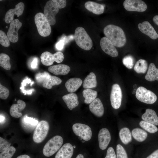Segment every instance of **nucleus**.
Masks as SVG:
<instances>
[{"instance_id": "1", "label": "nucleus", "mask_w": 158, "mask_h": 158, "mask_svg": "<svg viewBox=\"0 0 158 158\" xmlns=\"http://www.w3.org/2000/svg\"><path fill=\"white\" fill-rule=\"evenodd\" d=\"M104 33L115 46L120 47L123 46L126 42V38L123 30L119 27L110 24L104 29Z\"/></svg>"}, {"instance_id": "2", "label": "nucleus", "mask_w": 158, "mask_h": 158, "mask_svg": "<svg viewBox=\"0 0 158 158\" xmlns=\"http://www.w3.org/2000/svg\"><path fill=\"white\" fill-rule=\"evenodd\" d=\"M74 39L76 44L81 49L89 50L93 45L92 41L85 29L79 27L75 30Z\"/></svg>"}, {"instance_id": "3", "label": "nucleus", "mask_w": 158, "mask_h": 158, "mask_svg": "<svg viewBox=\"0 0 158 158\" xmlns=\"http://www.w3.org/2000/svg\"><path fill=\"white\" fill-rule=\"evenodd\" d=\"M35 22L38 32L40 35L43 37L49 36L51 32L50 25L44 14L38 13L35 15Z\"/></svg>"}, {"instance_id": "4", "label": "nucleus", "mask_w": 158, "mask_h": 158, "mask_svg": "<svg viewBox=\"0 0 158 158\" xmlns=\"http://www.w3.org/2000/svg\"><path fill=\"white\" fill-rule=\"evenodd\" d=\"M63 140L59 135L54 136L46 144L43 149V153L45 156L50 157L60 149L62 145Z\"/></svg>"}, {"instance_id": "5", "label": "nucleus", "mask_w": 158, "mask_h": 158, "mask_svg": "<svg viewBox=\"0 0 158 158\" xmlns=\"http://www.w3.org/2000/svg\"><path fill=\"white\" fill-rule=\"evenodd\" d=\"M135 96L140 101L148 104L154 103L157 99V96L154 92L142 86L137 89Z\"/></svg>"}, {"instance_id": "6", "label": "nucleus", "mask_w": 158, "mask_h": 158, "mask_svg": "<svg viewBox=\"0 0 158 158\" xmlns=\"http://www.w3.org/2000/svg\"><path fill=\"white\" fill-rule=\"evenodd\" d=\"M49 129L48 123L42 120L37 125L34 131L33 139L34 141L37 143L42 142L46 137Z\"/></svg>"}, {"instance_id": "7", "label": "nucleus", "mask_w": 158, "mask_h": 158, "mask_svg": "<svg viewBox=\"0 0 158 158\" xmlns=\"http://www.w3.org/2000/svg\"><path fill=\"white\" fill-rule=\"evenodd\" d=\"M41 62L43 64L46 66L52 65L54 61L59 63L61 62L64 59L62 53L57 52L53 54L48 51H45L41 55Z\"/></svg>"}, {"instance_id": "8", "label": "nucleus", "mask_w": 158, "mask_h": 158, "mask_svg": "<svg viewBox=\"0 0 158 158\" xmlns=\"http://www.w3.org/2000/svg\"><path fill=\"white\" fill-rule=\"evenodd\" d=\"M72 129L75 134L85 141L90 140L92 136L90 128L88 126L80 123H76L72 126Z\"/></svg>"}, {"instance_id": "9", "label": "nucleus", "mask_w": 158, "mask_h": 158, "mask_svg": "<svg viewBox=\"0 0 158 158\" xmlns=\"http://www.w3.org/2000/svg\"><path fill=\"white\" fill-rule=\"evenodd\" d=\"M59 11V8L52 0L48 1L46 4L44 8V14L50 25L55 24V16Z\"/></svg>"}, {"instance_id": "10", "label": "nucleus", "mask_w": 158, "mask_h": 158, "mask_svg": "<svg viewBox=\"0 0 158 158\" xmlns=\"http://www.w3.org/2000/svg\"><path fill=\"white\" fill-rule=\"evenodd\" d=\"M122 93L121 88L118 84L113 85L110 94V99L112 107L116 109L120 107L122 101Z\"/></svg>"}, {"instance_id": "11", "label": "nucleus", "mask_w": 158, "mask_h": 158, "mask_svg": "<svg viewBox=\"0 0 158 158\" xmlns=\"http://www.w3.org/2000/svg\"><path fill=\"white\" fill-rule=\"evenodd\" d=\"M123 5L125 9L128 11L142 12L147 8L146 4L141 0H126Z\"/></svg>"}, {"instance_id": "12", "label": "nucleus", "mask_w": 158, "mask_h": 158, "mask_svg": "<svg viewBox=\"0 0 158 158\" xmlns=\"http://www.w3.org/2000/svg\"><path fill=\"white\" fill-rule=\"evenodd\" d=\"M22 25V23L17 19L13 20L10 23L7 35L11 42L15 43L18 41V31Z\"/></svg>"}, {"instance_id": "13", "label": "nucleus", "mask_w": 158, "mask_h": 158, "mask_svg": "<svg viewBox=\"0 0 158 158\" xmlns=\"http://www.w3.org/2000/svg\"><path fill=\"white\" fill-rule=\"evenodd\" d=\"M100 45L102 50L109 56L115 57L118 55V52L112 43L106 37L102 38Z\"/></svg>"}, {"instance_id": "14", "label": "nucleus", "mask_w": 158, "mask_h": 158, "mask_svg": "<svg viewBox=\"0 0 158 158\" xmlns=\"http://www.w3.org/2000/svg\"><path fill=\"white\" fill-rule=\"evenodd\" d=\"M25 5L22 2H20L15 6L14 8L11 9L6 13L5 17V21L7 23H11L13 20L14 15L19 17L23 13Z\"/></svg>"}, {"instance_id": "15", "label": "nucleus", "mask_w": 158, "mask_h": 158, "mask_svg": "<svg viewBox=\"0 0 158 158\" xmlns=\"http://www.w3.org/2000/svg\"><path fill=\"white\" fill-rule=\"evenodd\" d=\"M98 140L100 148L102 150L105 149L111 140L110 133L107 128H102L100 130L98 135Z\"/></svg>"}, {"instance_id": "16", "label": "nucleus", "mask_w": 158, "mask_h": 158, "mask_svg": "<svg viewBox=\"0 0 158 158\" xmlns=\"http://www.w3.org/2000/svg\"><path fill=\"white\" fill-rule=\"evenodd\" d=\"M138 27L142 33L147 35L151 39L155 40L158 38V34L151 25L147 21L139 23Z\"/></svg>"}, {"instance_id": "17", "label": "nucleus", "mask_w": 158, "mask_h": 158, "mask_svg": "<svg viewBox=\"0 0 158 158\" xmlns=\"http://www.w3.org/2000/svg\"><path fill=\"white\" fill-rule=\"evenodd\" d=\"M73 153V147L69 143L63 145L56 154L55 158H71Z\"/></svg>"}, {"instance_id": "18", "label": "nucleus", "mask_w": 158, "mask_h": 158, "mask_svg": "<svg viewBox=\"0 0 158 158\" xmlns=\"http://www.w3.org/2000/svg\"><path fill=\"white\" fill-rule=\"evenodd\" d=\"M89 108L91 112L98 117H101L104 114L103 105L100 99L98 98H96L90 103Z\"/></svg>"}, {"instance_id": "19", "label": "nucleus", "mask_w": 158, "mask_h": 158, "mask_svg": "<svg viewBox=\"0 0 158 158\" xmlns=\"http://www.w3.org/2000/svg\"><path fill=\"white\" fill-rule=\"evenodd\" d=\"M26 104L23 101L19 99L17 101V104H13L10 109L11 115L14 118H18L21 117L22 114L20 111L25 107Z\"/></svg>"}, {"instance_id": "20", "label": "nucleus", "mask_w": 158, "mask_h": 158, "mask_svg": "<svg viewBox=\"0 0 158 158\" xmlns=\"http://www.w3.org/2000/svg\"><path fill=\"white\" fill-rule=\"evenodd\" d=\"M62 99L68 109L71 110L78 106L79 104L78 96L74 93H70L64 95Z\"/></svg>"}, {"instance_id": "21", "label": "nucleus", "mask_w": 158, "mask_h": 158, "mask_svg": "<svg viewBox=\"0 0 158 158\" xmlns=\"http://www.w3.org/2000/svg\"><path fill=\"white\" fill-rule=\"evenodd\" d=\"M82 83V80L80 78H73L68 79L66 82L65 86L69 92L73 93L79 88Z\"/></svg>"}, {"instance_id": "22", "label": "nucleus", "mask_w": 158, "mask_h": 158, "mask_svg": "<svg viewBox=\"0 0 158 158\" xmlns=\"http://www.w3.org/2000/svg\"><path fill=\"white\" fill-rule=\"evenodd\" d=\"M48 70L55 75H65L69 72L70 68L66 65L60 64L50 66Z\"/></svg>"}, {"instance_id": "23", "label": "nucleus", "mask_w": 158, "mask_h": 158, "mask_svg": "<svg viewBox=\"0 0 158 158\" xmlns=\"http://www.w3.org/2000/svg\"><path fill=\"white\" fill-rule=\"evenodd\" d=\"M85 8L94 14L99 15L103 13L104 10L102 4L92 1H88L85 4Z\"/></svg>"}, {"instance_id": "24", "label": "nucleus", "mask_w": 158, "mask_h": 158, "mask_svg": "<svg viewBox=\"0 0 158 158\" xmlns=\"http://www.w3.org/2000/svg\"><path fill=\"white\" fill-rule=\"evenodd\" d=\"M142 118L143 121L155 125H158V117L155 111L152 109H147L142 115Z\"/></svg>"}, {"instance_id": "25", "label": "nucleus", "mask_w": 158, "mask_h": 158, "mask_svg": "<svg viewBox=\"0 0 158 158\" xmlns=\"http://www.w3.org/2000/svg\"><path fill=\"white\" fill-rule=\"evenodd\" d=\"M62 80L59 78L55 76L51 75L49 73L44 80L42 86L45 88L51 89L53 86L60 84Z\"/></svg>"}, {"instance_id": "26", "label": "nucleus", "mask_w": 158, "mask_h": 158, "mask_svg": "<svg viewBox=\"0 0 158 158\" xmlns=\"http://www.w3.org/2000/svg\"><path fill=\"white\" fill-rule=\"evenodd\" d=\"M145 78L149 81L158 80V69L154 63H151L150 64Z\"/></svg>"}, {"instance_id": "27", "label": "nucleus", "mask_w": 158, "mask_h": 158, "mask_svg": "<svg viewBox=\"0 0 158 158\" xmlns=\"http://www.w3.org/2000/svg\"><path fill=\"white\" fill-rule=\"evenodd\" d=\"M97 85V81L95 74L90 72L84 80L83 87L85 89H90L95 87Z\"/></svg>"}, {"instance_id": "28", "label": "nucleus", "mask_w": 158, "mask_h": 158, "mask_svg": "<svg viewBox=\"0 0 158 158\" xmlns=\"http://www.w3.org/2000/svg\"><path fill=\"white\" fill-rule=\"evenodd\" d=\"M83 94L85 98V103L89 104L91 103L96 99L97 93L96 91L91 89H87L83 91Z\"/></svg>"}, {"instance_id": "29", "label": "nucleus", "mask_w": 158, "mask_h": 158, "mask_svg": "<svg viewBox=\"0 0 158 158\" xmlns=\"http://www.w3.org/2000/svg\"><path fill=\"white\" fill-rule=\"evenodd\" d=\"M119 136L122 142L125 144H127L132 140V135L130 131L127 128H121L119 132Z\"/></svg>"}, {"instance_id": "30", "label": "nucleus", "mask_w": 158, "mask_h": 158, "mask_svg": "<svg viewBox=\"0 0 158 158\" xmlns=\"http://www.w3.org/2000/svg\"><path fill=\"white\" fill-rule=\"evenodd\" d=\"M132 134L133 138L139 142L144 141L147 136V134L146 132L139 128L133 129L132 131Z\"/></svg>"}, {"instance_id": "31", "label": "nucleus", "mask_w": 158, "mask_h": 158, "mask_svg": "<svg viewBox=\"0 0 158 158\" xmlns=\"http://www.w3.org/2000/svg\"><path fill=\"white\" fill-rule=\"evenodd\" d=\"M148 64L147 61L140 59L137 61L134 67V71L138 73H145L147 69Z\"/></svg>"}, {"instance_id": "32", "label": "nucleus", "mask_w": 158, "mask_h": 158, "mask_svg": "<svg viewBox=\"0 0 158 158\" xmlns=\"http://www.w3.org/2000/svg\"><path fill=\"white\" fill-rule=\"evenodd\" d=\"M10 58L9 56L4 53L0 54V66L4 69L9 70L11 68L10 62Z\"/></svg>"}, {"instance_id": "33", "label": "nucleus", "mask_w": 158, "mask_h": 158, "mask_svg": "<svg viewBox=\"0 0 158 158\" xmlns=\"http://www.w3.org/2000/svg\"><path fill=\"white\" fill-rule=\"evenodd\" d=\"M140 126L142 128L150 133H154L157 131L158 128L154 125L144 121H141Z\"/></svg>"}, {"instance_id": "34", "label": "nucleus", "mask_w": 158, "mask_h": 158, "mask_svg": "<svg viewBox=\"0 0 158 158\" xmlns=\"http://www.w3.org/2000/svg\"><path fill=\"white\" fill-rule=\"evenodd\" d=\"M16 151V149L14 147L10 146L7 149L1 152L0 158H11Z\"/></svg>"}, {"instance_id": "35", "label": "nucleus", "mask_w": 158, "mask_h": 158, "mask_svg": "<svg viewBox=\"0 0 158 158\" xmlns=\"http://www.w3.org/2000/svg\"><path fill=\"white\" fill-rule=\"evenodd\" d=\"M123 65L128 69H131L134 65V59L131 55L125 56L122 60Z\"/></svg>"}, {"instance_id": "36", "label": "nucleus", "mask_w": 158, "mask_h": 158, "mask_svg": "<svg viewBox=\"0 0 158 158\" xmlns=\"http://www.w3.org/2000/svg\"><path fill=\"white\" fill-rule=\"evenodd\" d=\"M0 43L4 47H8L10 46L9 39L6 33L2 30H0Z\"/></svg>"}, {"instance_id": "37", "label": "nucleus", "mask_w": 158, "mask_h": 158, "mask_svg": "<svg viewBox=\"0 0 158 158\" xmlns=\"http://www.w3.org/2000/svg\"><path fill=\"white\" fill-rule=\"evenodd\" d=\"M116 158H128L125 150L120 144H118L116 146Z\"/></svg>"}, {"instance_id": "38", "label": "nucleus", "mask_w": 158, "mask_h": 158, "mask_svg": "<svg viewBox=\"0 0 158 158\" xmlns=\"http://www.w3.org/2000/svg\"><path fill=\"white\" fill-rule=\"evenodd\" d=\"M23 121L26 124L35 126L38 124V121L37 119L32 117H29L27 115L24 116Z\"/></svg>"}, {"instance_id": "39", "label": "nucleus", "mask_w": 158, "mask_h": 158, "mask_svg": "<svg viewBox=\"0 0 158 158\" xmlns=\"http://www.w3.org/2000/svg\"><path fill=\"white\" fill-rule=\"evenodd\" d=\"M9 94L8 89L0 84V98L4 99H6Z\"/></svg>"}, {"instance_id": "40", "label": "nucleus", "mask_w": 158, "mask_h": 158, "mask_svg": "<svg viewBox=\"0 0 158 158\" xmlns=\"http://www.w3.org/2000/svg\"><path fill=\"white\" fill-rule=\"evenodd\" d=\"M49 74V73L47 72L37 74L35 75V78L37 83L42 85L45 78Z\"/></svg>"}, {"instance_id": "41", "label": "nucleus", "mask_w": 158, "mask_h": 158, "mask_svg": "<svg viewBox=\"0 0 158 158\" xmlns=\"http://www.w3.org/2000/svg\"><path fill=\"white\" fill-rule=\"evenodd\" d=\"M11 144L6 140L0 137V152H1L8 148Z\"/></svg>"}, {"instance_id": "42", "label": "nucleus", "mask_w": 158, "mask_h": 158, "mask_svg": "<svg viewBox=\"0 0 158 158\" xmlns=\"http://www.w3.org/2000/svg\"><path fill=\"white\" fill-rule=\"evenodd\" d=\"M52 1L59 8H63L66 5V1L65 0H52Z\"/></svg>"}, {"instance_id": "43", "label": "nucleus", "mask_w": 158, "mask_h": 158, "mask_svg": "<svg viewBox=\"0 0 158 158\" xmlns=\"http://www.w3.org/2000/svg\"><path fill=\"white\" fill-rule=\"evenodd\" d=\"M105 158H116L114 150L112 147H110L108 148Z\"/></svg>"}, {"instance_id": "44", "label": "nucleus", "mask_w": 158, "mask_h": 158, "mask_svg": "<svg viewBox=\"0 0 158 158\" xmlns=\"http://www.w3.org/2000/svg\"><path fill=\"white\" fill-rule=\"evenodd\" d=\"M31 81L30 79L27 78L26 79L24 80L23 82L21 83V86L20 87V89L22 90V91H23L24 90V87L26 86V84L31 83Z\"/></svg>"}, {"instance_id": "45", "label": "nucleus", "mask_w": 158, "mask_h": 158, "mask_svg": "<svg viewBox=\"0 0 158 158\" xmlns=\"http://www.w3.org/2000/svg\"><path fill=\"white\" fill-rule=\"evenodd\" d=\"M64 42V40H61L56 45L57 49L59 50L62 49L63 47Z\"/></svg>"}, {"instance_id": "46", "label": "nucleus", "mask_w": 158, "mask_h": 158, "mask_svg": "<svg viewBox=\"0 0 158 158\" xmlns=\"http://www.w3.org/2000/svg\"><path fill=\"white\" fill-rule=\"evenodd\" d=\"M38 60L37 58H35L31 63V66L32 69L37 68L38 65Z\"/></svg>"}, {"instance_id": "47", "label": "nucleus", "mask_w": 158, "mask_h": 158, "mask_svg": "<svg viewBox=\"0 0 158 158\" xmlns=\"http://www.w3.org/2000/svg\"><path fill=\"white\" fill-rule=\"evenodd\" d=\"M146 158H158V149L155 151Z\"/></svg>"}, {"instance_id": "48", "label": "nucleus", "mask_w": 158, "mask_h": 158, "mask_svg": "<svg viewBox=\"0 0 158 158\" xmlns=\"http://www.w3.org/2000/svg\"><path fill=\"white\" fill-rule=\"evenodd\" d=\"M34 91V89H31L29 90L26 91L25 90L22 91L24 93L25 95L27 94L28 95H31L32 93V92Z\"/></svg>"}, {"instance_id": "49", "label": "nucleus", "mask_w": 158, "mask_h": 158, "mask_svg": "<svg viewBox=\"0 0 158 158\" xmlns=\"http://www.w3.org/2000/svg\"><path fill=\"white\" fill-rule=\"evenodd\" d=\"M154 23L158 26V15L155 16L153 18Z\"/></svg>"}, {"instance_id": "50", "label": "nucleus", "mask_w": 158, "mask_h": 158, "mask_svg": "<svg viewBox=\"0 0 158 158\" xmlns=\"http://www.w3.org/2000/svg\"><path fill=\"white\" fill-rule=\"evenodd\" d=\"M16 158H31L28 155L26 154H23L20 155L18 156Z\"/></svg>"}, {"instance_id": "51", "label": "nucleus", "mask_w": 158, "mask_h": 158, "mask_svg": "<svg viewBox=\"0 0 158 158\" xmlns=\"http://www.w3.org/2000/svg\"><path fill=\"white\" fill-rule=\"evenodd\" d=\"M0 123H3L5 120V117L2 115H0Z\"/></svg>"}, {"instance_id": "52", "label": "nucleus", "mask_w": 158, "mask_h": 158, "mask_svg": "<svg viewBox=\"0 0 158 158\" xmlns=\"http://www.w3.org/2000/svg\"><path fill=\"white\" fill-rule=\"evenodd\" d=\"M75 158H84L83 155L81 154H78Z\"/></svg>"}, {"instance_id": "53", "label": "nucleus", "mask_w": 158, "mask_h": 158, "mask_svg": "<svg viewBox=\"0 0 158 158\" xmlns=\"http://www.w3.org/2000/svg\"><path fill=\"white\" fill-rule=\"evenodd\" d=\"M34 82H32L31 83H30V86H32V85L34 83Z\"/></svg>"}, {"instance_id": "54", "label": "nucleus", "mask_w": 158, "mask_h": 158, "mask_svg": "<svg viewBox=\"0 0 158 158\" xmlns=\"http://www.w3.org/2000/svg\"><path fill=\"white\" fill-rule=\"evenodd\" d=\"M73 148H75V145L73 146Z\"/></svg>"}, {"instance_id": "55", "label": "nucleus", "mask_w": 158, "mask_h": 158, "mask_svg": "<svg viewBox=\"0 0 158 158\" xmlns=\"http://www.w3.org/2000/svg\"><path fill=\"white\" fill-rule=\"evenodd\" d=\"M82 142H85V141L83 140H83H82Z\"/></svg>"}, {"instance_id": "56", "label": "nucleus", "mask_w": 158, "mask_h": 158, "mask_svg": "<svg viewBox=\"0 0 158 158\" xmlns=\"http://www.w3.org/2000/svg\"><path fill=\"white\" fill-rule=\"evenodd\" d=\"M6 28H8L7 26H6Z\"/></svg>"}]
</instances>
